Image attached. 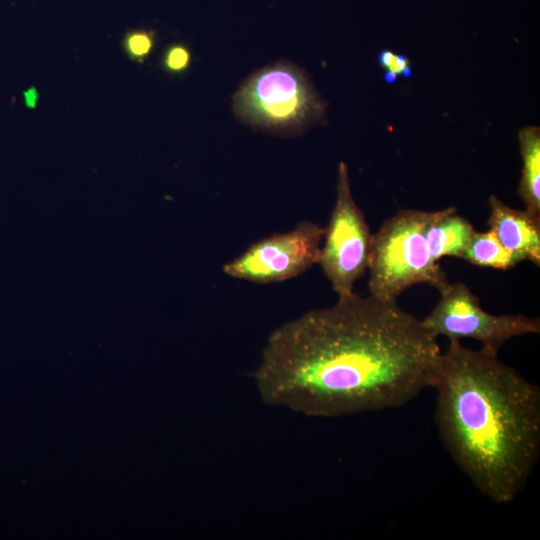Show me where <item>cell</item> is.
Here are the masks:
<instances>
[{"mask_svg":"<svg viewBox=\"0 0 540 540\" xmlns=\"http://www.w3.org/2000/svg\"><path fill=\"white\" fill-rule=\"evenodd\" d=\"M154 35L149 31H137L132 33L127 39V46L130 53L138 59H143L152 50Z\"/></svg>","mask_w":540,"mask_h":540,"instance_id":"5bb4252c","label":"cell"},{"mask_svg":"<svg viewBox=\"0 0 540 540\" xmlns=\"http://www.w3.org/2000/svg\"><path fill=\"white\" fill-rule=\"evenodd\" d=\"M440 210H400L372 235L368 270L371 295L396 300L407 288L425 283L442 293L450 284L429 253L426 233Z\"/></svg>","mask_w":540,"mask_h":540,"instance_id":"277c9868","label":"cell"},{"mask_svg":"<svg viewBox=\"0 0 540 540\" xmlns=\"http://www.w3.org/2000/svg\"><path fill=\"white\" fill-rule=\"evenodd\" d=\"M323 239L318 264L338 298L348 297L368 270L372 234L352 196L344 162L338 165L336 200Z\"/></svg>","mask_w":540,"mask_h":540,"instance_id":"5b68a950","label":"cell"},{"mask_svg":"<svg viewBox=\"0 0 540 540\" xmlns=\"http://www.w3.org/2000/svg\"><path fill=\"white\" fill-rule=\"evenodd\" d=\"M434 421L450 457L496 504L525 488L540 455V388L498 354L460 340L441 352Z\"/></svg>","mask_w":540,"mask_h":540,"instance_id":"7a4b0ae2","label":"cell"},{"mask_svg":"<svg viewBox=\"0 0 540 540\" xmlns=\"http://www.w3.org/2000/svg\"><path fill=\"white\" fill-rule=\"evenodd\" d=\"M377 59L379 66L386 70L384 79L389 83L395 82L399 76L408 78L412 73L410 60L402 54L383 49L378 53Z\"/></svg>","mask_w":540,"mask_h":540,"instance_id":"7c38bea8","label":"cell"},{"mask_svg":"<svg viewBox=\"0 0 540 540\" xmlns=\"http://www.w3.org/2000/svg\"><path fill=\"white\" fill-rule=\"evenodd\" d=\"M441 352L396 300L354 292L273 330L252 378L269 406L341 417L407 404L433 387Z\"/></svg>","mask_w":540,"mask_h":540,"instance_id":"6da1fadb","label":"cell"},{"mask_svg":"<svg viewBox=\"0 0 540 540\" xmlns=\"http://www.w3.org/2000/svg\"><path fill=\"white\" fill-rule=\"evenodd\" d=\"M326 107L304 70L288 61L257 70L232 98L233 112L242 123L283 136L325 122Z\"/></svg>","mask_w":540,"mask_h":540,"instance_id":"3957f363","label":"cell"},{"mask_svg":"<svg viewBox=\"0 0 540 540\" xmlns=\"http://www.w3.org/2000/svg\"><path fill=\"white\" fill-rule=\"evenodd\" d=\"M441 297L423 325L436 337L449 341L470 338L481 343L482 349L498 354L510 339L540 332V319L523 314L493 315L485 311L478 297L464 283H453L440 293Z\"/></svg>","mask_w":540,"mask_h":540,"instance_id":"8992f818","label":"cell"},{"mask_svg":"<svg viewBox=\"0 0 540 540\" xmlns=\"http://www.w3.org/2000/svg\"><path fill=\"white\" fill-rule=\"evenodd\" d=\"M25 100L28 105L33 106L36 101V93L34 91H28L25 93Z\"/></svg>","mask_w":540,"mask_h":540,"instance_id":"9a60e30c","label":"cell"},{"mask_svg":"<svg viewBox=\"0 0 540 540\" xmlns=\"http://www.w3.org/2000/svg\"><path fill=\"white\" fill-rule=\"evenodd\" d=\"M522 157V174L518 194L525 210L540 219V128L526 126L518 133Z\"/></svg>","mask_w":540,"mask_h":540,"instance_id":"30bf717a","label":"cell"},{"mask_svg":"<svg viewBox=\"0 0 540 540\" xmlns=\"http://www.w3.org/2000/svg\"><path fill=\"white\" fill-rule=\"evenodd\" d=\"M462 259L471 264L507 270L520 261L510 253L491 231H474Z\"/></svg>","mask_w":540,"mask_h":540,"instance_id":"8fae6325","label":"cell"},{"mask_svg":"<svg viewBox=\"0 0 540 540\" xmlns=\"http://www.w3.org/2000/svg\"><path fill=\"white\" fill-rule=\"evenodd\" d=\"M325 228L302 221L286 233H277L252 244L227 263L230 277L255 283L281 282L296 277L318 263Z\"/></svg>","mask_w":540,"mask_h":540,"instance_id":"52a82bcc","label":"cell"},{"mask_svg":"<svg viewBox=\"0 0 540 540\" xmlns=\"http://www.w3.org/2000/svg\"><path fill=\"white\" fill-rule=\"evenodd\" d=\"M491 230L500 243L520 262L529 260L540 265V219L526 210H517L503 203L495 195L488 199Z\"/></svg>","mask_w":540,"mask_h":540,"instance_id":"ba28073f","label":"cell"},{"mask_svg":"<svg viewBox=\"0 0 540 540\" xmlns=\"http://www.w3.org/2000/svg\"><path fill=\"white\" fill-rule=\"evenodd\" d=\"M191 64V52L183 44L171 45L164 53L163 66L174 74L186 71Z\"/></svg>","mask_w":540,"mask_h":540,"instance_id":"4fadbf2b","label":"cell"},{"mask_svg":"<svg viewBox=\"0 0 540 540\" xmlns=\"http://www.w3.org/2000/svg\"><path fill=\"white\" fill-rule=\"evenodd\" d=\"M474 231L473 225L457 214L456 207L441 209L426 233L431 258L437 263L445 256L462 258Z\"/></svg>","mask_w":540,"mask_h":540,"instance_id":"9c48e42d","label":"cell"}]
</instances>
